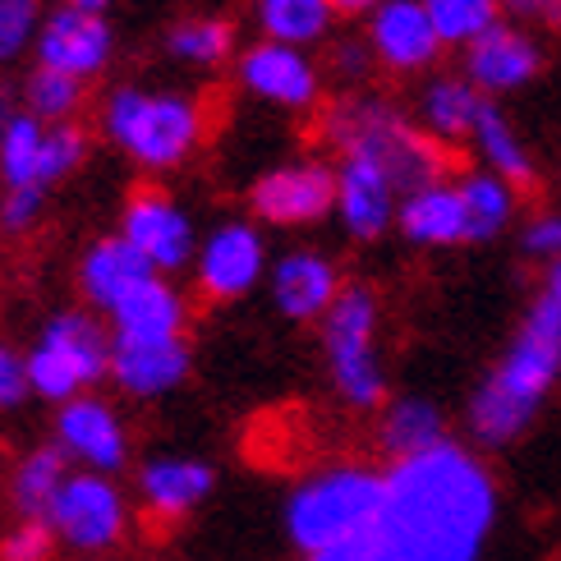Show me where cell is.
<instances>
[{"label":"cell","instance_id":"6da1fadb","mask_svg":"<svg viewBox=\"0 0 561 561\" xmlns=\"http://www.w3.org/2000/svg\"><path fill=\"white\" fill-rule=\"evenodd\" d=\"M497 520L493 470L460 442L396 460L373 516L378 561H479Z\"/></svg>","mask_w":561,"mask_h":561},{"label":"cell","instance_id":"7a4b0ae2","mask_svg":"<svg viewBox=\"0 0 561 561\" xmlns=\"http://www.w3.org/2000/svg\"><path fill=\"white\" fill-rule=\"evenodd\" d=\"M561 382V304L539 295L497 368L470 396V433L483 447L516 442Z\"/></svg>","mask_w":561,"mask_h":561},{"label":"cell","instance_id":"3957f363","mask_svg":"<svg viewBox=\"0 0 561 561\" xmlns=\"http://www.w3.org/2000/svg\"><path fill=\"white\" fill-rule=\"evenodd\" d=\"M327 138L341 148V157H364L382 167L396 184V194H414L424 184L447 180L451 157L447 144L424 129L410 125L387 98H345L327 111Z\"/></svg>","mask_w":561,"mask_h":561},{"label":"cell","instance_id":"277c9868","mask_svg":"<svg viewBox=\"0 0 561 561\" xmlns=\"http://www.w3.org/2000/svg\"><path fill=\"white\" fill-rule=\"evenodd\" d=\"M207 115L190 92L167 88H115L102 106V134L121 148L138 171H175L203 144Z\"/></svg>","mask_w":561,"mask_h":561},{"label":"cell","instance_id":"5b68a950","mask_svg":"<svg viewBox=\"0 0 561 561\" xmlns=\"http://www.w3.org/2000/svg\"><path fill=\"white\" fill-rule=\"evenodd\" d=\"M387 474L368 465H332L304 479L286 502V534L299 552H318L327 543L345 539L355 529H368L382 506Z\"/></svg>","mask_w":561,"mask_h":561},{"label":"cell","instance_id":"8992f818","mask_svg":"<svg viewBox=\"0 0 561 561\" xmlns=\"http://www.w3.org/2000/svg\"><path fill=\"white\" fill-rule=\"evenodd\" d=\"M322 350L336 396L350 410H378L387 396L378 359V295L368 286H345L322 318Z\"/></svg>","mask_w":561,"mask_h":561},{"label":"cell","instance_id":"52a82bcc","mask_svg":"<svg viewBox=\"0 0 561 561\" xmlns=\"http://www.w3.org/2000/svg\"><path fill=\"white\" fill-rule=\"evenodd\" d=\"M115 355V336L106 327L83 313V309H65L42 327V336L28 355V378L42 401H75L92 382H102L111 373Z\"/></svg>","mask_w":561,"mask_h":561},{"label":"cell","instance_id":"ba28073f","mask_svg":"<svg viewBox=\"0 0 561 561\" xmlns=\"http://www.w3.org/2000/svg\"><path fill=\"white\" fill-rule=\"evenodd\" d=\"M125 520H129L125 493L106 474H92V470L69 474L51 502V511H46V525H51L56 539L75 552L115 548L125 534Z\"/></svg>","mask_w":561,"mask_h":561},{"label":"cell","instance_id":"9c48e42d","mask_svg":"<svg viewBox=\"0 0 561 561\" xmlns=\"http://www.w3.org/2000/svg\"><path fill=\"white\" fill-rule=\"evenodd\" d=\"M236 79L249 98L272 102L280 111H313L322 98V69L318 60L304 51V46H286V42H267L259 37L253 46H244L236 60Z\"/></svg>","mask_w":561,"mask_h":561},{"label":"cell","instance_id":"30bf717a","mask_svg":"<svg viewBox=\"0 0 561 561\" xmlns=\"http://www.w3.org/2000/svg\"><path fill=\"white\" fill-rule=\"evenodd\" d=\"M121 236L144 253V259L167 276L190 267V259H198V240H194V221L190 213L167 194V190H134L125 213H121Z\"/></svg>","mask_w":561,"mask_h":561},{"label":"cell","instance_id":"8fae6325","mask_svg":"<svg viewBox=\"0 0 561 561\" xmlns=\"http://www.w3.org/2000/svg\"><path fill=\"white\" fill-rule=\"evenodd\" d=\"M37 65L46 69H60V75H75V79H98L102 69L115 56V33L106 14H88L75 5H56L51 14H42V28H37Z\"/></svg>","mask_w":561,"mask_h":561},{"label":"cell","instance_id":"7c38bea8","mask_svg":"<svg viewBox=\"0 0 561 561\" xmlns=\"http://www.w3.org/2000/svg\"><path fill=\"white\" fill-rule=\"evenodd\" d=\"M249 203L267 226H313L336 207V171L322 161H290L259 175Z\"/></svg>","mask_w":561,"mask_h":561},{"label":"cell","instance_id":"4fadbf2b","mask_svg":"<svg viewBox=\"0 0 561 561\" xmlns=\"http://www.w3.org/2000/svg\"><path fill=\"white\" fill-rule=\"evenodd\" d=\"M263 236L253 230L249 221H221L213 236L203 240L198 259H194V280H198V295L207 304H230L249 295L263 276Z\"/></svg>","mask_w":561,"mask_h":561},{"label":"cell","instance_id":"5bb4252c","mask_svg":"<svg viewBox=\"0 0 561 561\" xmlns=\"http://www.w3.org/2000/svg\"><path fill=\"white\" fill-rule=\"evenodd\" d=\"M368 46L391 75H424L442 56V37L424 0H378V10L368 14Z\"/></svg>","mask_w":561,"mask_h":561},{"label":"cell","instance_id":"9a60e30c","mask_svg":"<svg viewBox=\"0 0 561 561\" xmlns=\"http://www.w3.org/2000/svg\"><path fill=\"white\" fill-rule=\"evenodd\" d=\"M56 447L65 456H75L92 474H115L129 460V433L102 396H75V401L60 405Z\"/></svg>","mask_w":561,"mask_h":561},{"label":"cell","instance_id":"2e32d148","mask_svg":"<svg viewBox=\"0 0 561 561\" xmlns=\"http://www.w3.org/2000/svg\"><path fill=\"white\" fill-rule=\"evenodd\" d=\"M543 51L516 23H493L479 42L465 46V79H470L483 98H502V92H520L539 79Z\"/></svg>","mask_w":561,"mask_h":561},{"label":"cell","instance_id":"e0dca14e","mask_svg":"<svg viewBox=\"0 0 561 561\" xmlns=\"http://www.w3.org/2000/svg\"><path fill=\"white\" fill-rule=\"evenodd\" d=\"M401 194L382 167L364 157H341L336 167V213L355 240H382L387 226H396Z\"/></svg>","mask_w":561,"mask_h":561},{"label":"cell","instance_id":"ac0fdd59","mask_svg":"<svg viewBox=\"0 0 561 561\" xmlns=\"http://www.w3.org/2000/svg\"><path fill=\"white\" fill-rule=\"evenodd\" d=\"M184 322H190V309H184L180 290L167 276L144 280L138 290H129L121 304L111 309V327L115 341L125 345H161V341H184Z\"/></svg>","mask_w":561,"mask_h":561},{"label":"cell","instance_id":"d6986e66","mask_svg":"<svg viewBox=\"0 0 561 561\" xmlns=\"http://www.w3.org/2000/svg\"><path fill=\"white\" fill-rule=\"evenodd\" d=\"M341 272L332 259H322L313 249H295L276 263L272 272V299L276 309L290 322H309V318H327V309L341 295Z\"/></svg>","mask_w":561,"mask_h":561},{"label":"cell","instance_id":"ffe728a7","mask_svg":"<svg viewBox=\"0 0 561 561\" xmlns=\"http://www.w3.org/2000/svg\"><path fill=\"white\" fill-rule=\"evenodd\" d=\"M213 465L203 460H190V456H161V460H148L138 470V497H144L148 516L157 520H184L190 511H198L213 493Z\"/></svg>","mask_w":561,"mask_h":561},{"label":"cell","instance_id":"44dd1931","mask_svg":"<svg viewBox=\"0 0 561 561\" xmlns=\"http://www.w3.org/2000/svg\"><path fill=\"white\" fill-rule=\"evenodd\" d=\"M396 226L401 236L419 249H447V244H470V226H465V203L460 190L447 180L424 184L401 198L396 207Z\"/></svg>","mask_w":561,"mask_h":561},{"label":"cell","instance_id":"7402d4cb","mask_svg":"<svg viewBox=\"0 0 561 561\" xmlns=\"http://www.w3.org/2000/svg\"><path fill=\"white\" fill-rule=\"evenodd\" d=\"M190 345L184 341H161V345H125L115 341L111 355V378L125 396H138V401H152V396L175 391L184 378H190Z\"/></svg>","mask_w":561,"mask_h":561},{"label":"cell","instance_id":"603a6c76","mask_svg":"<svg viewBox=\"0 0 561 561\" xmlns=\"http://www.w3.org/2000/svg\"><path fill=\"white\" fill-rule=\"evenodd\" d=\"M161 276L144 253H138L125 236H106L98 240L88 253H83V263H79V286L88 295V304H98V309H115L129 290H138L144 280Z\"/></svg>","mask_w":561,"mask_h":561},{"label":"cell","instance_id":"cb8c5ba5","mask_svg":"<svg viewBox=\"0 0 561 561\" xmlns=\"http://www.w3.org/2000/svg\"><path fill=\"white\" fill-rule=\"evenodd\" d=\"M483 102L488 98L465 75H437L424 88V98H419V125H424L437 144H460V138L474 134Z\"/></svg>","mask_w":561,"mask_h":561},{"label":"cell","instance_id":"d4e9b609","mask_svg":"<svg viewBox=\"0 0 561 561\" xmlns=\"http://www.w3.org/2000/svg\"><path fill=\"white\" fill-rule=\"evenodd\" d=\"M470 144H474V152H479V161H483V171L502 175L516 194H520V190H534V184H539V167H534L529 148L520 144V134H516V125H511L506 115H502V106L483 102L479 125H474V134H470Z\"/></svg>","mask_w":561,"mask_h":561},{"label":"cell","instance_id":"484cf974","mask_svg":"<svg viewBox=\"0 0 561 561\" xmlns=\"http://www.w3.org/2000/svg\"><path fill=\"white\" fill-rule=\"evenodd\" d=\"M447 442V428H442V410L424 396H405V401H391L378 419V447L396 460L424 456L433 447Z\"/></svg>","mask_w":561,"mask_h":561},{"label":"cell","instance_id":"4316f807","mask_svg":"<svg viewBox=\"0 0 561 561\" xmlns=\"http://www.w3.org/2000/svg\"><path fill=\"white\" fill-rule=\"evenodd\" d=\"M341 14L332 10V0H253V23L267 42L286 46H318Z\"/></svg>","mask_w":561,"mask_h":561},{"label":"cell","instance_id":"83f0119b","mask_svg":"<svg viewBox=\"0 0 561 561\" xmlns=\"http://www.w3.org/2000/svg\"><path fill=\"white\" fill-rule=\"evenodd\" d=\"M460 203H465V226H470V244L497 240L516 217V190L493 175V171H465L456 180Z\"/></svg>","mask_w":561,"mask_h":561},{"label":"cell","instance_id":"f1b7e54d","mask_svg":"<svg viewBox=\"0 0 561 561\" xmlns=\"http://www.w3.org/2000/svg\"><path fill=\"white\" fill-rule=\"evenodd\" d=\"M230 51H236V23L217 14H190L171 23V33H167V56L194 69H217L226 65Z\"/></svg>","mask_w":561,"mask_h":561},{"label":"cell","instance_id":"f546056e","mask_svg":"<svg viewBox=\"0 0 561 561\" xmlns=\"http://www.w3.org/2000/svg\"><path fill=\"white\" fill-rule=\"evenodd\" d=\"M65 479H69V456L60 447H42L23 460L10 483V497L23 511V520H46V511H51Z\"/></svg>","mask_w":561,"mask_h":561},{"label":"cell","instance_id":"4dcf8cb0","mask_svg":"<svg viewBox=\"0 0 561 561\" xmlns=\"http://www.w3.org/2000/svg\"><path fill=\"white\" fill-rule=\"evenodd\" d=\"M42 144H46V125L28 111H19L0 125V180H5V190L42 184Z\"/></svg>","mask_w":561,"mask_h":561},{"label":"cell","instance_id":"1f68e13d","mask_svg":"<svg viewBox=\"0 0 561 561\" xmlns=\"http://www.w3.org/2000/svg\"><path fill=\"white\" fill-rule=\"evenodd\" d=\"M19 98H23V111L37 115L42 125H69V121H75V115L83 111V98H88V92H83V79L37 65L33 75L23 79Z\"/></svg>","mask_w":561,"mask_h":561},{"label":"cell","instance_id":"d6a6232c","mask_svg":"<svg viewBox=\"0 0 561 561\" xmlns=\"http://www.w3.org/2000/svg\"><path fill=\"white\" fill-rule=\"evenodd\" d=\"M442 46H470L479 42L493 23H502V0H424Z\"/></svg>","mask_w":561,"mask_h":561},{"label":"cell","instance_id":"836d02e7","mask_svg":"<svg viewBox=\"0 0 561 561\" xmlns=\"http://www.w3.org/2000/svg\"><path fill=\"white\" fill-rule=\"evenodd\" d=\"M88 161V134L79 125H46V144H42V184L51 190L65 175H75Z\"/></svg>","mask_w":561,"mask_h":561},{"label":"cell","instance_id":"e575fe53","mask_svg":"<svg viewBox=\"0 0 561 561\" xmlns=\"http://www.w3.org/2000/svg\"><path fill=\"white\" fill-rule=\"evenodd\" d=\"M42 10L37 0H0V65L19 60L37 42Z\"/></svg>","mask_w":561,"mask_h":561},{"label":"cell","instance_id":"d590c367","mask_svg":"<svg viewBox=\"0 0 561 561\" xmlns=\"http://www.w3.org/2000/svg\"><path fill=\"white\" fill-rule=\"evenodd\" d=\"M42 207H46L42 184L5 190V194H0V236H28V230L42 221Z\"/></svg>","mask_w":561,"mask_h":561},{"label":"cell","instance_id":"8d00e7d4","mask_svg":"<svg viewBox=\"0 0 561 561\" xmlns=\"http://www.w3.org/2000/svg\"><path fill=\"white\" fill-rule=\"evenodd\" d=\"M56 548V529L46 520H23L0 539V561H51Z\"/></svg>","mask_w":561,"mask_h":561},{"label":"cell","instance_id":"74e56055","mask_svg":"<svg viewBox=\"0 0 561 561\" xmlns=\"http://www.w3.org/2000/svg\"><path fill=\"white\" fill-rule=\"evenodd\" d=\"M33 396V378H28V355H19L0 341V410H19Z\"/></svg>","mask_w":561,"mask_h":561},{"label":"cell","instance_id":"f35d334b","mask_svg":"<svg viewBox=\"0 0 561 561\" xmlns=\"http://www.w3.org/2000/svg\"><path fill=\"white\" fill-rule=\"evenodd\" d=\"M520 249L539 263H557L561 259V213H539L529 217L520 230Z\"/></svg>","mask_w":561,"mask_h":561},{"label":"cell","instance_id":"ab89813d","mask_svg":"<svg viewBox=\"0 0 561 561\" xmlns=\"http://www.w3.org/2000/svg\"><path fill=\"white\" fill-rule=\"evenodd\" d=\"M373 65H378V56H373V46L368 37H341L332 46V69L345 79V83H359L373 75Z\"/></svg>","mask_w":561,"mask_h":561},{"label":"cell","instance_id":"60d3db41","mask_svg":"<svg viewBox=\"0 0 561 561\" xmlns=\"http://www.w3.org/2000/svg\"><path fill=\"white\" fill-rule=\"evenodd\" d=\"M309 561H378V534H373V525L355 529V534H345V539L309 552Z\"/></svg>","mask_w":561,"mask_h":561},{"label":"cell","instance_id":"b9f144b4","mask_svg":"<svg viewBox=\"0 0 561 561\" xmlns=\"http://www.w3.org/2000/svg\"><path fill=\"white\" fill-rule=\"evenodd\" d=\"M529 23H543V28H561V0H534Z\"/></svg>","mask_w":561,"mask_h":561},{"label":"cell","instance_id":"7bdbcfd3","mask_svg":"<svg viewBox=\"0 0 561 561\" xmlns=\"http://www.w3.org/2000/svg\"><path fill=\"white\" fill-rule=\"evenodd\" d=\"M332 10L336 14H345V19H355V14H373V10H378V0H332Z\"/></svg>","mask_w":561,"mask_h":561},{"label":"cell","instance_id":"ee69618b","mask_svg":"<svg viewBox=\"0 0 561 561\" xmlns=\"http://www.w3.org/2000/svg\"><path fill=\"white\" fill-rule=\"evenodd\" d=\"M543 295H552V299L561 304V259H557V263H548V276H543Z\"/></svg>","mask_w":561,"mask_h":561},{"label":"cell","instance_id":"f6af8a7d","mask_svg":"<svg viewBox=\"0 0 561 561\" xmlns=\"http://www.w3.org/2000/svg\"><path fill=\"white\" fill-rule=\"evenodd\" d=\"M65 5H75V10H88V14H106L115 0H65Z\"/></svg>","mask_w":561,"mask_h":561},{"label":"cell","instance_id":"bcb514c9","mask_svg":"<svg viewBox=\"0 0 561 561\" xmlns=\"http://www.w3.org/2000/svg\"><path fill=\"white\" fill-rule=\"evenodd\" d=\"M502 10H511V14H520V19H529V10H534V0H502Z\"/></svg>","mask_w":561,"mask_h":561}]
</instances>
